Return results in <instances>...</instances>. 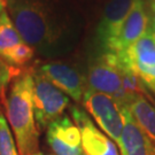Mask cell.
Masks as SVG:
<instances>
[{
    "label": "cell",
    "mask_w": 155,
    "mask_h": 155,
    "mask_svg": "<svg viewBox=\"0 0 155 155\" xmlns=\"http://www.w3.org/2000/svg\"><path fill=\"white\" fill-rule=\"evenodd\" d=\"M6 6L24 43L33 50L55 52L71 32L67 17L51 0H6Z\"/></svg>",
    "instance_id": "6da1fadb"
},
{
    "label": "cell",
    "mask_w": 155,
    "mask_h": 155,
    "mask_svg": "<svg viewBox=\"0 0 155 155\" xmlns=\"http://www.w3.org/2000/svg\"><path fill=\"white\" fill-rule=\"evenodd\" d=\"M32 71L20 72L14 78L5 100L7 122L12 127L20 155L38 153L39 132L33 111Z\"/></svg>",
    "instance_id": "7a4b0ae2"
},
{
    "label": "cell",
    "mask_w": 155,
    "mask_h": 155,
    "mask_svg": "<svg viewBox=\"0 0 155 155\" xmlns=\"http://www.w3.org/2000/svg\"><path fill=\"white\" fill-rule=\"evenodd\" d=\"M85 82L86 89L109 95L118 107L127 106L134 97L125 89L122 71L113 53H105L89 67Z\"/></svg>",
    "instance_id": "3957f363"
},
{
    "label": "cell",
    "mask_w": 155,
    "mask_h": 155,
    "mask_svg": "<svg viewBox=\"0 0 155 155\" xmlns=\"http://www.w3.org/2000/svg\"><path fill=\"white\" fill-rule=\"evenodd\" d=\"M33 111L37 127L45 129L61 117L69 105V98L38 70L33 71Z\"/></svg>",
    "instance_id": "277c9868"
},
{
    "label": "cell",
    "mask_w": 155,
    "mask_h": 155,
    "mask_svg": "<svg viewBox=\"0 0 155 155\" xmlns=\"http://www.w3.org/2000/svg\"><path fill=\"white\" fill-rule=\"evenodd\" d=\"M83 104L91 114L100 130L121 147L123 131V120L118 106L109 95L86 89L83 95Z\"/></svg>",
    "instance_id": "5b68a950"
},
{
    "label": "cell",
    "mask_w": 155,
    "mask_h": 155,
    "mask_svg": "<svg viewBox=\"0 0 155 155\" xmlns=\"http://www.w3.org/2000/svg\"><path fill=\"white\" fill-rule=\"evenodd\" d=\"M70 113L72 121L81 132L82 150L85 155H120L117 145L94 125L84 109L72 106Z\"/></svg>",
    "instance_id": "8992f818"
},
{
    "label": "cell",
    "mask_w": 155,
    "mask_h": 155,
    "mask_svg": "<svg viewBox=\"0 0 155 155\" xmlns=\"http://www.w3.org/2000/svg\"><path fill=\"white\" fill-rule=\"evenodd\" d=\"M150 13L145 0H137L123 23L120 33L111 45L109 52L114 54H124L139 38L150 29Z\"/></svg>",
    "instance_id": "52a82bcc"
},
{
    "label": "cell",
    "mask_w": 155,
    "mask_h": 155,
    "mask_svg": "<svg viewBox=\"0 0 155 155\" xmlns=\"http://www.w3.org/2000/svg\"><path fill=\"white\" fill-rule=\"evenodd\" d=\"M137 0H109L97 27V36L104 51L109 52L120 30Z\"/></svg>",
    "instance_id": "ba28073f"
},
{
    "label": "cell",
    "mask_w": 155,
    "mask_h": 155,
    "mask_svg": "<svg viewBox=\"0 0 155 155\" xmlns=\"http://www.w3.org/2000/svg\"><path fill=\"white\" fill-rule=\"evenodd\" d=\"M38 71L76 102L83 100L86 82L76 69L61 62H46L39 66Z\"/></svg>",
    "instance_id": "9c48e42d"
},
{
    "label": "cell",
    "mask_w": 155,
    "mask_h": 155,
    "mask_svg": "<svg viewBox=\"0 0 155 155\" xmlns=\"http://www.w3.org/2000/svg\"><path fill=\"white\" fill-rule=\"evenodd\" d=\"M47 143L55 155H82L81 132L68 116H61L47 127Z\"/></svg>",
    "instance_id": "30bf717a"
},
{
    "label": "cell",
    "mask_w": 155,
    "mask_h": 155,
    "mask_svg": "<svg viewBox=\"0 0 155 155\" xmlns=\"http://www.w3.org/2000/svg\"><path fill=\"white\" fill-rule=\"evenodd\" d=\"M123 120L122 155H155V144L150 140L133 120L127 106L118 107Z\"/></svg>",
    "instance_id": "8fae6325"
},
{
    "label": "cell",
    "mask_w": 155,
    "mask_h": 155,
    "mask_svg": "<svg viewBox=\"0 0 155 155\" xmlns=\"http://www.w3.org/2000/svg\"><path fill=\"white\" fill-rule=\"evenodd\" d=\"M143 132L155 144V107L145 94L134 95L127 106Z\"/></svg>",
    "instance_id": "7c38bea8"
},
{
    "label": "cell",
    "mask_w": 155,
    "mask_h": 155,
    "mask_svg": "<svg viewBox=\"0 0 155 155\" xmlns=\"http://www.w3.org/2000/svg\"><path fill=\"white\" fill-rule=\"evenodd\" d=\"M24 43L6 9L0 15V58L4 59L13 48Z\"/></svg>",
    "instance_id": "4fadbf2b"
},
{
    "label": "cell",
    "mask_w": 155,
    "mask_h": 155,
    "mask_svg": "<svg viewBox=\"0 0 155 155\" xmlns=\"http://www.w3.org/2000/svg\"><path fill=\"white\" fill-rule=\"evenodd\" d=\"M0 155H20L9 124L0 109Z\"/></svg>",
    "instance_id": "5bb4252c"
},
{
    "label": "cell",
    "mask_w": 155,
    "mask_h": 155,
    "mask_svg": "<svg viewBox=\"0 0 155 155\" xmlns=\"http://www.w3.org/2000/svg\"><path fill=\"white\" fill-rule=\"evenodd\" d=\"M33 54L35 50L32 47L27 43H22L13 48L2 60H5L7 63H12L13 66H23L32 59Z\"/></svg>",
    "instance_id": "9a60e30c"
},
{
    "label": "cell",
    "mask_w": 155,
    "mask_h": 155,
    "mask_svg": "<svg viewBox=\"0 0 155 155\" xmlns=\"http://www.w3.org/2000/svg\"><path fill=\"white\" fill-rule=\"evenodd\" d=\"M20 72L21 71L18 69L14 68L0 58V91L5 89L12 79H14Z\"/></svg>",
    "instance_id": "2e32d148"
},
{
    "label": "cell",
    "mask_w": 155,
    "mask_h": 155,
    "mask_svg": "<svg viewBox=\"0 0 155 155\" xmlns=\"http://www.w3.org/2000/svg\"><path fill=\"white\" fill-rule=\"evenodd\" d=\"M150 12H152V31L155 33V1L150 5Z\"/></svg>",
    "instance_id": "e0dca14e"
},
{
    "label": "cell",
    "mask_w": 155,
    "mask_h": 155,
    "mask_svg": "<svg viewBox=\"0 0 155 155\" xmlns=\"http://www.w3.org/2000/svg\"><path fill=\"white\" fill-rule=\"evenodd\" d=\"M6 7V0H0V15L2 14V12L5 11Z\"/></svg>",
    "instance_id": "ac0fdd59"
},
{
    "label": "cell",
    "mask_w": 155,
    "mask_h": 155,
    "mask_svg": "<svg viewBox=\"0 0 155 155\" xmlns=\"http://www.w3.org/2000/svg\"><path fill=\"white\" fill-rule=\"evenodd\" d=\"M35 155H51V154H46V153H43V152H38V153H36Z\"/></svg>",
    "instance_id": "d6986e66"
},
{
    "label": "cell",
    "mask_w": 155,
    "mask_h": 155,
    "mask_svg": "<svg viewBox=\"0 0 155 155\" xmlns=\"http://www.w3.org/2000/svg\"><path fill=\"white\" fill-rule=\"evenodd\" d=\"M0 109H1V107H0Z\"/></svg>",
    "instance_id": "ffe728a7"
},
{
    "label": "cell",
    "mask_w": 155,
    "mask_h": 155,
    "mask_svg": "<svg viewBox=\"0 0 155 155\" xmlns=\"http://www.w3.org/2000/svg\"><path fill=\"white\" fill-rule=\"evenodd\" d=\"M82 155H83V154H82Z\"/></svg>",
    "instance_id": "44dd1931"
}]
</instances>
